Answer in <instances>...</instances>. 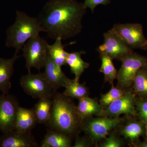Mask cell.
<instances>
[{"mask_svg": "<svg viewBox=\"0 0 147 147\" xmlns=\"http://www.w3.org/2000/svg\"><path fill=\"white\" fill-rule=\"evenodd\" d=\"M134 91L143 99H147V71L141 68L137 71L133 82Z\"/></svg>", "mask_w": 147, "mask_h": 147, "instance_id": "cb8c5ba5", "label": "cell"}, {"mask_svg": "<svg viewBox=\"0 0 147 147\" xmlns=\"http://www.w3.org/2000/svg\"><path fill=\"white\" fill-rule=\"evenodd\" d=\"M37 143L31 132L12 130L0 136V147H36Z\"/></svg>", "mask_w": 147, "mask_h": 147, "instance_id": "7c38bea8", "label": "cell"}, {"mask_svg": "<svg viewBox=\"0 0 147 147\" xmlns=\"http://www.w3.org/2000/svg\"><path fill=\"white\" fill-rule=\"evenodd\" d=\"M71 137L63 132L52 129H47L41 147H69L71 146Z\"/></svg>", "mask_w": 147, "mask_h": 147, "instance_id": "e0dca14e", "label": "cell"}, {"mask_svg": "<svg viewBox=\"0 0 147 147\" xmlns=\"http://www.w3.org/2000/svg\"><path fill=\"white\" fill-rule=\"evenodd\" d=\"M146 135H147V125H146Z\"/></svg>", "mask_w": 147, "mask_h": 147, "instance_id": "1f68e13d", "label": "cell"}, {"mask_svg": "<svg viewBox=\"0 0 147 147\" xmlns=\"http://www.w3.org/2000/svg\"><path fill=\"white\" fill-rule=\"evenodd\" d=\"M43 72L47 82L53 88L54 93L61 87H65L67 77L65 75L61 67L55 63L47 54Z\"/></svg>", "mask_w": 147, "mask_h": 147, "instance_id": "4fadbf2b", "label": "cell"}, {"mask_svg": "<svg viewBox=\"0 0 147 147\" xmlns=\"http://www.w3.org/2000/svg\"><path fill=\"white\" fill-rule=\"evenodd\" d=\"M110 0H85L83 5L85 8H89L92 12L97 6L102 5H107L110 3Z\"/></svg>", "mask_w": 147, "mask_h": 147, "instance_id": "83f0119b", "label": "cell"}, {"mask_svg": "<svg viewBox=\"0 0 147 147\" xmlns=\"http://www.w3.org/2000/svg\"><path fill=\"white\" fill-rule=\"evenodd\" d=\"M103 36V44L97 49L100 55H107L113 60L121 61L127 54L133 52L113 28L105 33Z\"/></svg>", "mask_w": 147, "mask_h": 147, "instance_id": "8992f818", "label": "cell"}, {"mask_svg": "<svg viewBox=\"0 0 147 147\" xmlns=\"http://www.w3.org/2000/svg\"><path fill=\"white\" fill-rule=\"evenodd\" d=\"M75 139V143L74 147H90L91 146L90 142L88 139L85 137H80L78 135H76Z\"/></svg>", "mask_w": 147, "mask_h": 147, "instance_id": "f1b7e54d", "label": "cell"}, {"mask_svg": "<svg viewBox=\"0 0 147 147\" xmlns=\"http://www.w3.org/2000/svg\"><path fill=\"white\" fill-rule=\"evenodd\" d=\"M77 111L83 120L90 119L92 116H103V108L95 99L88 96L79 99Z\"/></svg>", "mask_w": 147, "mask_h": 147, "instance_id": "2e32d148", "label": "cell"}, {"mask_svg": "<svg viewBox=\"0 0 147 147\" xmlns=\"http://www.w3.org/2000/svg\"><path fill=\"white\" fill-rule=\"evenodd\" d=\"M136 100L134 94L125 92L123 95L113 101L104 110L103 116L118 118L121 115L136 116Z\"/></svg>", "mask_w": 147, "mask_h": 147, "instance_id": "8fae6325", "label": "cell"}, {"mask_svg": "<svg viewBox=\"0 0 147 147\" xmlns=\"http://www.w3.org/2000/svg\"><path fill=\"white\" fill-rule=\"evenodd\" d=\"M84 52L68 53L67 59L66 64L70 67L71 73L74 74V79L79 81L81 76L85 69L88 68L90 64L86 62L82 58Z\"/></svg>", "mask_w": 147, "mask_h": 147, "instance_id": "ac0fdd59", "label": "cell"}, {"mask_svg": "<svg viewBox=\"0 0 147 147\" xmlns=\"http://www.w3.org/2000/svg\"><path fill=\"white\" fill-rule=\"evenodd\" d=\"M123 89L113 86L107 93L102 94L100 100V104L102 108H107L112 102L123 95L125 93Z\"/></svg>", "mask_w": 147, "mask_h": 147, "instance_id": "d4e9b609", "label": "cell"}, {"mask_svg": "<svg viewBox=\"0 0 147 147\" xmlns=\"http://www.w3.org/2000/svg\"><path fill=\"white\" fill-rule=\"evenodd\" d=\"M37 123L33 108L19 107L15 122V130L20 132H30Z\"/></svg>", "mask_w": 147, "mask_h": 147, "instance_id": "9a60e30c", "label": "cell"}, {"mask_svg": "<svg viewBox=\"0 0 147 147\" xmlns=\"http://www.w3.org/2000/svg\"><path fill=\"white\" fill-rule=\"evenodd\" d=\"M49 120V128L76 137L82 130L83 120L74 102L63 93L55 92Z\"/></svg>", "mask_w": 147, "mask_h": 147, "instance_id": "7a4b0ae2", "label": "cell"}, {"mask_svg": "<svg viewBox=\"0 0 147 147\" xmlns=\"http://www.w3.org/2000/svg\"><path fill=\"white\" fill-rule=\"evenodd\" d=\"M137 146L141 147H147V140L145 142H141L137 145Z\"/></svg>", "mask_w": 147, "mask_h": 147, "instance_id": "f546056e", "label": "cell"}, {"mask_svg": "<svg viewBox=\"0 0 147 147\" xmlns=\"http://www.w3.org/2000/svg\"><path fill=\"white\" fill-rule=\"evenodd\" d=\"M65 90L63 94L68 97L76 98L78 100L88 96V90L85 84L79 83L75 79L67 78L66 82Z\"/></svg>", "mask_w": 147, "mask_h": 147, "instance_id": "44dd1931", "label": "cell"}, {"mask_svg": "<svg viewBox=\"0 0 147 147\" xmlns=\"http://www.w3.org/2000/svg\"><path fill=\"white\" fill-rule=\"evenodd\" d=\"M122 120L119 117L105 116L92 119L84 120L82 130L93 140L99 141L106 138L111 130L120 125Z\"/></svg>", "mask_w": 147, "mask_h": 147, "instance_id": "ba28073f", "label": "cell"}, {"mask_svg": "<svg viewBox=\"0 0 147 147\" xmlns=\"http://www.w3.org/2000/svg\"><path fill=\"white\" fill-rule=\"evenodd\" d=\"M45 32L38 18L31 17L21 11H16V20L6 31V46L13 47L18 53L26 42L32 38Z\"/></svg>", "mask_w": 147, "mask_h": 147, "instance_id": "3957f363", "label": "cell"}, {"mask_svg": "<svg viewBox=\"0 0 147 147\" xmlns=\"http://www.w3.org/2000/svg\"><path fill=\"white\" fill-rule=\"evenodd\" d=\"M113 28L131 49L147 50V39L141 24H117Z\"/></svg>", "mask_w": 147, "mask_h": 147, "instance_id": "30bf717a", "label": "cell"}, {"mask_svg": "<svg viewBox=\"0 0 147 147\" xmlns=\"http://www.w3.org/2000/svg\"><path fill=\"white\" fill-rule=\"evenodd\" d=\"M53 102V96L39 98L33 108L38 123H47L50 117Z\"/></svg>", "mask_w": 147, "mask_h": 147, "instance_id": "d6986e66", "label": "cell"}, {"mask_svg": "<svg viewBox=\"0 0 147 147\" xmlns=\"http://www.w3.org/2000/svg\"><path fill=\"white\" fill-rule=\"evenodd\" d=\"M121 61V65L118 71L117 79L119 88L123 89L133 84L136 74L146 65L147 59L132 52L126 55Z\"/></svg>", "mask_w": 147, "mask_h": 147, "instance_id": "5b68a950", "label": "cell"}, {"mask_svg": "<svg viewBox=\"0 0 147 147\" xmlns=\"http://www.w3.org/2000/svg\"><path fill=\"white\" fill-rule=\"evenodd\" d=\"M20 84L24 92L34 98L52 97L54 93L44 73H29L21 77Z\"/></svg>", "mask_w": 147, "mask_h": 147, "instance_id": "52a82bcc", "label": "cell"}, {"mask_svg": "<svg viewBox=\"0 0 147 147\" xmlns=\"http://www.w3.org/2000/svg\"><path fill=\"white\" fill-rule=\"evenodd\" d=\"M123 143L115 134H112L100 145L101 147H121Z\"/></svg>", "mask_w": 147, "mask_h": 147, "instance_id": "484cf974", "label": "cell"}, {"mask_svg": "<svg viewBox=\"0 0 147 147\" xmlns=\"http://www.w3.org/2000/svg\"><path fill=\"white\" fill-rule=\"evenodd\" d=\"M101 60V65L99 71L104 75L105 82L113 84L114 80L117 79L118 71L114 64L113 59L107 55H100Z\"/></svg>", "mask_w": 147, "mask_h": 147, "instance_id": "603a6c76", "label": "cell"}, {"mask_svg": "<svg viewBox=\"0 0 147 147\" xmlns=\"http://www.w3.org/2000/svg\"><path fill=\"white\" fill-rule=\"evenodd\" d=\"M55 40L54 44L48 45V54L55 63L61 67L67 64L68 53L64 50L61 38H58Z\"/></svg>", "mask_w": 147, "mask_h": 147, "instance_id": "ffe728a7", "label": "cell"}, {"mask_svg": "<svg viewBox=\"0 0 147 147\" xmlns=\"http://www.w3.org/2000/svg\"><path fill=\"white\" fill-rule=\"evenodd\" d=\"M49 45L39 35L29 39L24 44L22 49L23 56L29 73H30L31 69L32 67L38 71L44 67Z\"/></svg>", "mask_w": 147, "mask_h": 147, "instance_id": "277c9868", "label": "cell"}, {"mask_svg": "<svg viewBox=\"0 0 147 147\" xmlns=\"http://www.w3.org/2000/svg\"><path fill=\"white\" fill-rule=\"evenodd\" d=\"M136 106L140 119L143 122L147 123V101H136Z\"/></svg>", "mask_w": 147, "mask_h": 147, "instance_id": "4316f807", "label": "cell"}, {"mask_svg": "<svg viewBox=\"0 0 147 147\" xmlns=\"http://www.w3.org/2000/svg\"><path fill=\"white\" fill-rule=\"evenodd\" d=\"M143 69H145V70H147V62L146 63V65L144 66H143L142 68Z\"/></svg>", "mask_w": 147, "mask_h": 147, "instance_id": "4dcf8cb0", "label": "cell"}, {"mask_svg": "<svg viewBox=\"0 0 147 147\" xmlns=\"http://www.w3.org/2000/svg\"><path fill=\"white\" fill-rule=\"evenodd\" d=\"M86 12L83 3L76 0H50L42 7L38 18L48 37L65 40L81 32Z\"/></svg>", "mask_w": 147, "mask_h": 147, "instance_id": "6da1fadb", "label": "cell"}, {"mask_svg": "<svg viewBox=\"0 0 147 147\" xmlns=\"http://www.w3.org/2000/svg\"><path fill=\"white\" fill-rule=\"evenodd\" d=\"M144 133V125L138 122H129L122 128L120 134L129 142H134L137 141Z\"/></svg>", "mask_w": 147, "mask_h": 147, "instance_id": "7402d4cb", "label": "cell"}, {"mask_svg": "<svg viewBox=\"0 0 147 147\" xmlns=\"http://www.w3.org/2000/svg\"><path fill=\"white\" fill-rule=\"evenodd\" d=\"M15 96L0 94V130L2 133L15 130V122L20 107Z\"/></svg>", "mask_w": 147, "mask_h": 147, "instance_id": "9c48e42d", "label": "cell"}, {"mask_svg": "<svg viewBox=\"0 0 147 147\" xmlns=\"http://www.w3.org/2000/svg\"><path fill=\"white\" fill-rule=\"evenodd\" d=\"M20 57L15 52L9 59L0 58V92L3 94H8L11 85L10 79L13 73V65Z\"/></svg>", "mask_w": 147, "mask_h": 147, "instance_id": "5bb4252c", "label": "cell"}]
</instances>
